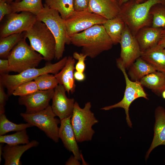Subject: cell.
Instances as JSON below:
<instances>
[{"label": "cell", "instance_id": "47", "mask_svg": "<svg viewBox=\"0 0 165 165\" xmlns=\"http://www.w3.org/2000/svg\"><path fill=\"white\" fill-rule=\"evenodd\" d=\"M116 0L117 1V2H118V0Z\"/></svg>", "mask_w": 165, "mask_h": 165}, {"label": "cell", "instance_id": "29", "mask_svg": "<svg viewBox=\"0 0 165 165\" xmlns=\"http://www.w3.org/2000/svg\"><path fill=\"white\" fill-rule=\"evenodd\" d=\"M33 126L30 123L17 124L9 121L4 113L0 114V135L12 131H18Z\"/></svg>", "mask_w": 165, "mask_h": 165}, {"label": "cell", "instance_id": "2", "mask_svg": "<svg viewBox=\"0 0 165 165\" xmlns=\"http://www.w3.org/2000/svg\"><path fill=\"white\" fill-rule=\"evenodd\" d=\"M157 4L165 5V0H146L141 2L130 0L120 6L119 15L135 37L141 28L152 26V18L150 11Z\"/></svg>", "mask_w": 165, "mask_h": 165}, {"label": "cell", "instance_id": "25", "mask_svg": "<svg viewBox=\"0 0 165 165\" xmlns=\"http://www.w3.org/2000/svg\"><path fill=\"white\" fill-rule=\"evenodd\" d=\"M42 0H21L10 3L13 13L26 11L36 16L42 10L44 6Z\"/></svg>", "mask_w": 165, "mask_h": 165}, {"label": "cell", "instance_id": "46", "mask_svg": "<svg viewBox=\"0 0 165 165\" xmlns=\"http://www.w3.org/2000/svg\"><path fill=\"white\" fill-rule=\"evenodd\" d=\"M165 90V87H164V89H163V90Z\"/></svg>", "mask_w": 165, "mask_h": 165}, {"label": "cell", "instance_id": "15", "mask_svg": "<svg viewBox=\"0 0 165 165\" xmlns=\"http://www.w3.org/2000/svg\"><path fill=\"white\" fill-rule=\"evenodd\" d=\"M71 116L60 120L58 135L65 147L72 152L77 160L82 159L77 141L72 128L71 121Z\"/></svg>", "mask_w": 165, "mask_h": 165}, {"label": "cell", "instance_id": "11", "mask_svg": "<svg viewBox=\"0 0 165 165\" xmlns=\"http://www.w3.org/2000/svg\"><path fill=\"white\" fill-rule=\"evenodd\" d=\"M6 16L4 22L1 26L0 38L27 31L37 20L36 15L26 11L21 12L20 13H12Z\"/></svg>", "mask_w": 165, "mask_h": 165}, {"label": "cell", "instance_id": "4", "mask_svg": "<svg viewBox=\"0 0 165 165\" xmlns=\"http://www.w3.org/2000/svg\"><path fill=\"white\" fill-rule=\"evenodd\" d=\"M42 10L36 16L37 19L44 23L53 35L56 43L55 59L59 60L63 55L65 44L71 43L67 35L65 20L56 10L44 4Z\"/></svg>", "mask_w": 165, "mask_h": 165}, {"label": "cell", "instance_id": "17", "mask_svg": "<svg viewBox=\"0 0 165 165\" xmlns=\"http://www.w3.org/2000/svg\"><path fill=\"white\" fill-rule=\"evenodd\" d=\"M162 29L149 26L143 27L138 31L135 37L141 52L148 50L158 45Z\"/></svg>", "mask_w": 165, "mask_h": 165}, {"label": "cell", "instance_id": "31", "mask_svg": "<svg viewBox=\"0 0 165 165\" xmlns=\"http://www.w3.org/2000/svg\"><path fill=\"white\" fill-rule=\"evenodd\" d=\"M34 80L39 90L54 89L59 84L54 75L50 73L42 74L35 78Z\"/></svg>", "mask_w": 165, "mask_h": 165}, {"label": "cell", "instance_id": "32", "mask_svg": "<svg viewBox=\"0 0 165 165\" xmlns=\"http://www.w3.org/2000/svg\"><path fill=\"white\" fill-rule=\"evenodd\" d=\"M38 90L36 82L32 80L18 86L14 90L13 95L15 96H23L33 93Z\"/></svg>", "mask_w": 165, "mask_h": 165}, {"label": "cell", "instance_id": "18", "mask_svg": "<svg viewBox=\"0 0 165 165\" xmlns=\"http://www.w3.org/2000/svg\"><path fill=\"white\" fill-rule=\"evenodd\" d=\"M38 141L33 140L23 145H11L7 144L2 147V156L5 165H20V159L22 154L27 150L38 145Z\"/></svg>", "mask_w": 165, "mask_h": 165}, {"label": "cell", "instance_id": "3", "mask_svg": "<svg viewBox=\"0 0 165 165\" xmlns=\"http://www.w3.org/2000/svg\"><path fill=\"white\" fill-rule=\"evenodd\" d=\"M24 37L28 38L30 46L41 55L44 60L50 61L55 57L56 41L46 25L38 20L31 28L23 32Z\"/></svg>", "mask_w": 165, "mask_h": 165}, {"label": "cell", "instance_id": "30", "mask_svg": "<svg viewBox=\"0 0 165 165\" xmlns=\"http://www.w3.org/2000/svg\"><path fill=\"white\" fill-rule=\"evenodd\" d=\"M152 17L151 26L165 29V5L157 4L153 6L150 11Z\"/></svg>", "mask_w": 165, "mask_h": 165}, {"label": "cell", "instance_id": "27", "mask_svg": "<svg viewBox=\"0 0 165 165\" xmlns=\"http://www.w3.org/2000/svg\"><path fill=\"white\" fill-rule=\"evenodd\" d=\"M23 38V33L13 34L0 38V58L7 59L13 49Z\"/></svg>", "mask_w": 165, "mask_h": 165}, {"label": "cell", "instance_id": "20", "mask_svg": "<svg viewBox=\"0 0 165 165\" xmlns=\"http://www.w3.org/2000/svg\"><path fill=\"white\" fill-rule=\"evenodd\" d=\"M75 62L73 57H68L61 71L54 75L58 84L63 85L68 94H73L75 91L76 85L74 76Z\"/></svg>", "mask_w": 165, "mask_h": 165}, {"label": "cell", "instance_id": "21", "mask_svg": "<svg viewBox=\"0 0 165 165\" xmlns=\"http://www.w3.org/2000/svg\"><path fill=\"white\" fill-rule=\"evenodd\" d=\"M164 49L157 45L141 52V57L156 71L165 74V54L163 52Z\"/></svg>", "mask_w": 165, "mask_h": 165}, {"label": "cell", "instance_id": "23", "mask_svg": "<svg viewBox=\"0 0 165 165\" xmlns=\"http://www.w3.org/2000/svg\"><path fill=\"white\" fill-rule=\"evenodd\" d=\"M128 75L133 81H140L145 76L156 70L141 57L129 67Z\"/></svg>", "mask_w": 165, "mask_h": 165}, {"label": "cell", "instance_id": "16", "mask_svg": "<svg viewBox=\"0 0 165 165\" xmlns=\"http://www.w3.org/2000/svg\"><path fill=\"white\" fill-rule=\"evenodd\" d=\"M86 9L108 20L119 15L120 6L116 0H90Z\"/></svg>", "mask_w": 165, "mask_h": 165}, {"label": "cell", "instance_id": "28", "mask_svg": "<svg viewBox=\"0 0 165 165\" xmlns=\"http://www.w3.org/2000/svg\"><path fill=\"white\" fill-rule=\"evenodd\" d=\"M30 142L26 129L17 131L11 134L0 135V143L15 145L26 144Z\"/></svg>", "mask_w": 165, "mask_h": 165}, {"label": "cell", "instance_id": "8", "mask_svg": "<svg viewBox=\"0 0 165 165\" xmlns=\"http://www.w3.org/2000/svg\"><path fill=\"white\" fill-rule=\"evenodd\" d=\"M117 66L123 72L126 81V86L123 97L119 102L104 107L101 109L108 110L116 108H123L126 115V120L128 126L132 127V123L129 117V111L131 104L137 99L143 97L148 99V95L144 91L140 81H133L129 79L123 63L118 58L116 60Z\"/></svg>", "mask_w": 165, "mask_h": 165}, {"label": "cell", "instance_id": "33", "mask_svg": "<svg viewBox=\"0 0 165 165\" xmlns=\"http://www.w3.org/2000/svg\"><path fill=\"white\" fill-rule=\"evenodd\" d=\"M87 56L82 53H79L75 52L73 54V57L75 59L78 60V62L75 65V69L76 71L84 72L86 68L85 61Z\"/></svg>", "mask_w": 165, "mask_h": 165}, {"label": "cell", "instance_id": "5", "mask_svg": "<svg viewBox=\"0 0 165 165\" xmlns=\"http://www.w3.org/2000/svg\"><path fill=\"white\" fill-rule=\"evenodd\" d=\"M67 58L65 57L56 63H48L40 68H29L16 75H0V83L7 89L8 96H10L16 87L23 83L34 80L43 74L58 73L64 66Z\"/></svg>", "mask_w": 165, "mask_h": 165}, {"label": "cell", "instance_id": "40", "mask_svg": "<svg viewBox=\"0 0 165 165\" xmlns=\"http://www.w3.org/2000/svg\"><path fill=\"white\" fill-rule=\"evenodd\" d=\"M79 160L74 156H71L66 163V165H79L80 163Z\"/></svg>", "mask_w": 165, "mask_h": 165}, {"label": "cell", "instance_id": "14", "mask_svg": "<svg viewBox=\"0 0 165 165\" xmlns=\"http://www.w3.org/2000/svg\"><path fill=\"white\" fill-rule=\"evenodd\" d=\"M66 92L64 86L58 84L54 89L52 98V110L60 120L72 115L75 102L73 98H70L67 97Z\"/></svg>", "mask_w": 165, "mask_h": 165}, {"label": "cell", "instance_id": "13", "mask_svg": "<svg viewBox=\"0 0 165 165\" xmlns=\"http://www.w3.org/2000/svg\"><path fill=\"white\" fill-rule=\"evenodd\" d=\"M54 93V89L38 90L31 94L20 97L18 103L20 105L26 107L25 113H35L46 108L50 105L49 102L52 99Z\"/></svg>", "mask_w": 165, "mask_h": 165}, {"label": "cell", "instance_id": "38", "mask_svg": "<svg viewBox=\"0 0 165 165\" xmlns=\"http://www.w3.org/2000/svg\"><path fill=\"white\" fill-rule=\"evenodd\" d=\"M74 76L75 80L78 82L83 81L86 79V75L84 72L76 71L74 72Z\"/></svg>", "mask_w": 165, "mask_h": 165}, {"label": "cell", "instance_id": "45", "mask_svg": "<svg viewBox=\"0 0 165 165\" xmlns=\"http://www.w3.org/2000/svg\"><path fill=\"white\" fill-rule=\"evenodd\" d=\"M163 52H164V54H165V48H164V49H163Z\"/></svg>", "mask_w": 165, "mask_h": 165}, {"label": "cell", "instance_id": "39", "mask_svg": "<svg viewBox=\"0 0 165 165\" xmlns=\"http://www.w3.org/2000/svg\"><path fill=\"white\" fill-rule=\"evenodd\" d=\"M163 48H165V29H162L160 40L158 44Z\"/></svg>", "mask_w": 165, "mask_h": 165}, {"label": "cell", "instance_id": "43", "mask_svg": "<svg viewBox=\"0 0 165 165\" xmlns=\"http://www.w3.org/2000/svg\"><path fill=\"white\" fill-rule=\"evenodd\" d=\"M2 145H0V162H1V160H2L1 158V155H2Z\"/></svg>", "mask_w": 165, "mask_h": 165}, {"label": "cell", "instance_id": "34", "mask_svg": "<svg viewBox=\"0 0 165 165\" xmlns=\"http://www.w3.org/2000/svg\"><path fill=\"white\" fill-rule=\"evenodd\" d=\"M13 13L10 4L5 0H0V21L4 17Z\"/></svg>", "mask_w": 165, "mask_h": 165}, {"label": "cell", "instance_id": "35", "mask_svg": "<svg viewBox=\"0 0 165 165\" xmlns=\"http://www.w3.org/2000/svg\"><path fill=\"white\" fill-rule=\"evenodd\" d=\"M8 97L5 91L4 86L0 83V114L5 113V106Z\"/></svg>", "mask_w": 165, "mask_h": 165}, {"label": "cell", "instance_id": "10", "mask_svg": "<svg viewBox=\"0 0 165 165\" xmlns=\"http://www.w3.org/2000/svg\"><path fill=\"white\" fill-rule=\"evenodd\" d=\"M107 19L87 9L75 11L65 20L67 34L70 38L73 35L96 24L102 25Z\"/></svg>", "mask_w": 165, "mask_h": 165}, {"label": "cell", "instance_id": "36", "mask_svg": "<svg viewBox=\"0 0 165 165\" xmlns=\"http://www.w3.org/2000/svg\"><path fill=\"white\" fill-rule=\"evenodd\" d=\"M90 0H74L75 10L81 11L87 9Z\"/></svg>", "mask_w": 165, "mask_h": 165}, {"label": "cell", "instance_id": "26", "mask_svg": "<svg viewBox=\"0 0 165 165\" xmlns=\"http://www.w3.org/2000/svg\"><path fill=\"white\" fill-rule=\"evenodd\" d=\"M44 5L56 10L64 20L75 11L74 0H45Z\"/></svg>", "mask_w": 165, "mask_h": 165}, {"label": "cell", "instance_id": "37", "mask_svg": "<svg viewBox=\"0 0 165 165\" xmlns=\"http://www.w3.org/2000/svg\"><path fill=\"white\" fill-rule=\"evenodd\" d=\"M9 72V64L8 60L0 59V75L8 74Z\"/></svg>", "mask_w": 165, "mask_h": 165}, {"label": "cell", "instance_id": "6", "mask_svg": "<svg viewBox=\"0 0 165 165\" xmlns=\"http://www.w3.org/2000/svg\"><path fill=\"white\" fill-rule=\"evenodd\" d=\"M90 102H86L82 108L75 101L71 121L78 142L91 141L95 133L92 128L98 120L91 110Z\"/></svg>", "mask_w": 165, "mask_h": 165}, {"label": "cell", "instance_id": "42", "mask_svg": "<svg viewBox=\"0 0 165 165\" xmlns=\"http://www.w3.org/2000/svg\"><path fill=\"white\" fill-rule=\"evenodd\" d=\"M6 2L9 3H11V2H18L20 1L21 0H5Z\"/></svg>", "mask_w": 165, "mask_h": 165}, {"label": "cell", "instance_id": "9", "mask_svg": "<svg viewBox=\"0 0 165 165\" xmlns=\"http://www.w3.org/2000/svg\"><path fill=\"white\" fill-rule=\"evenodd\" d=\"M20 115L25 121L39 128L54 142H58V124L60 123V120L55 118L51 106L35 113H21Z\"/></svg>", "mask_w": 165, "mask_h": 165}, {"label": "cell", "instance_id": "41", "mask_svg": "<svg viewBox=\"0 0 165 165\" xmlns=\"http://www.w3.org/2000/svg\"><path fill=\"white\" fill-rule=\"evenodd\" d=\"M130 0H134L139 2H141L146 0H118V3L120 6L123 3Z\"/></svg>", "mask_w": 165, "mask_h": 165}, {"label": "cell", "instance_id": "7", "mask_svg": "<svg viewBox=\"0 0 165 165\" xmlns=\"http://www.w3.org/2000/svg\"><path fill=\"white\" fill-rule=\"evenodd\" d=\"M23 38L14 47L7 59L9 72L18 73L27 69L37 67L44 58L35 51Z\"/></svg>", "mask_w": 165, "mask_h": 165}, {"label": "cell", "instance_id": "1", "mask_svg": "<svg viewBox=\"0 0 165 165\" xmlns=\"http://www.w3.org/2000/svg\"><path fill=\"white\" fill-rule=\"evenodd\" d=\"M71 43L82 47V53L91 58L111 49L113 43L102 24H96L70 37Z\"/></svg>", "mask_w": 165, "mask_h": 165}, {"label": "cell", "instance_id": "44", "mask_svg": "<svg viewBox=\"0 0 165 165\" xmlns=\"http://www.w3.org/2000/svg\"><path fill=\"white\" fill-rule=\"evenodd\" d=\"M161 94L163 98L165 99V90H164L163 91Z\"/></svg>", "mask_w": 165, "mask_h": 165}, {"label": "cell", "instance_id": "22", "mask_svg": "<svg viewBox=\"0 0 165 165\" xmlns=\"http://www.w3.org/2000/svg\"><path fill=\"white\" fill-rule=\"evenodd\" d=\"M102 25L113 44L119 43L126 26L122 18L118 15L114 18L107 20Z\"/></svg>", "mask_w": 165, "mask_h": 165}, {"label": "cell", "instance_id": "12", "mask_svg": "<svg viewBox=\"0 0 165 165\" xmlns=\"http://www.w3.org/2000/svg\"><path fill=\"white\" fill-rule=\"evenodd\" d=\"M119 43L121 46L120 57L119 58L126 69L141 57V51L135 37L126 25Z\"/></svg>", "mask_w": 165, "mask_h": 165}, {"label": "cell", "instance_id": "24", "mask_svg": "<svg viewBox=\"0 0 165 165\" xmlns=\"http://www.w3.org/2000/svg\"><path fill=\"white\" fill-rule=\"evenodd\" d=\"M140 82L142 86L156 94H161L165 86V74L157 71L145 75Z\"/></svg>", "mask_w": 165, "mask_h": 165}, {"label": "cell", "instance_id": "19", "mask_svg": "<svg viewBox=\"0 0 165 165\" xmlns=\"http://www.w3.org/2000/svg\"><path fill=\"white\" fill-rule=\"evenodd\" d=\"M155 123L153 138L151 145L145 156L148 158L150 153L156 147L161 145H165V110L159 106L156 110Z\"/></svg>", "mask_w": 165, "mask_h": 165}]
</instances>
